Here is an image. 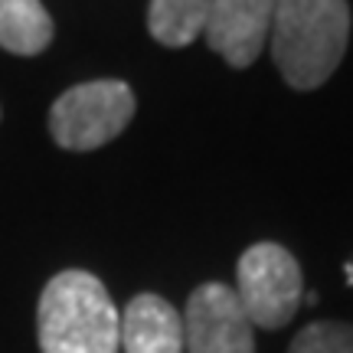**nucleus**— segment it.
<instances>
[{"mask_svg": "<svg viewBox=\"0 0 353 353\" xmlns=\"http://www.w3.org/2000/svg\"><path fill=\"white\" fill-rule=\"evenodd\" d=\"M213 0H151L148 30L167 50H183L206 30Z\"/></svg>", "mask_w": 353, "mask_h": 353, "instance_id": "obj_9", "label": "nucleus"}, {"mask_svg": "<svg viewBox=\"0 0 353 353\" xmlns=\"http://www.w3.org/2000/svg\"><path fill=\"white\" fill-rule=\"evenodd\" d=\"M43 353H118L121 314L99 278L82 268L59 272L37 307Z\"/></svg>", "mask_w": 353, "mask_h": 353, "instance_id": "obj_2", "label": "nucleus"}, {"mask_svg": "<svg viewBox=\"0 0 353 353\" xmlns=\"http://www.w3.org/2000/svg\"><path fill=\"white\" fill-rule=\"evenodd\" d=\"M278 0H213L206 43L232 69H249L268 46Z\"/></svg>", "mask_w": 353, "mask_h": 353, "instance_id": "obj_6", "label": "nucleus"}, {"mask_svg": "<svg viewBox=\"0 0 353 353\" xmlns=\"http://www.w3.org/2000/svg\"><path fill=\"white\" fill-rule=\"evenodd\" d=\"M134 92L121 79H92L65 88L50 108V134L63 151H95L134 118Z\"/></svg>", "mask_w": 353, "mask_h": 353, "instance_id": "obj_3", "label": "nucleus"}, {"mask_svg": "<svg viewBox=\"0 0 353 353\" xmlns=\"http://www.w3.org/2000/svg\"><path fill=\"white\" fill-rule=\"evenodd\" d=\"M232 291L252 327L278 330L298 314L304 298L301 265L278 242H255L242 252Z\"/></svg>", "mask_w": 353, "mask_h": 353, "instance_id": "obj_4", "label": "nucleus"}, {"mask_svg": "<svg viewBox=\"0 0 353 353\" xmlns=\"http://www.w3.org/2000/svg\"><path fill=\"white\" fill-rule=\"evenodd\" d=\"M183 347L190 353H255V327L236 291L206 281L183 311Z\"/></svg>", "mask_w": 353, "mask_h": 353, "instance_id": "obj_5", "label": "nucleus"}, {"mask_svg": "<svg viewBox=\"0 0 353 353\" xmlns=\"http://www.w3.org/2000/svg\"><path fill=\"white\" fill-rule=\"evenodd\" d=\"M288 353H353V324L314 321L291 341Z\"/></svg>", "mask_w": 353, "mask_h": 353, "instance_id": "obj_10", "label": "nucleus"}, {"mask_svg": "<svg viewBox=\"0 0 353 353\" xmlns=\"http://www.w3.org/2000/svg\"><path fill=\"white\" fill-rule=\"evenodd\" d=\"M118 337L125 353H183V317L167 298L148 291L128 301Z\"/></svg>", "mask_w": 353, "mask_h": 353, "instance_id": "obj_7", "label": "nucleus"}, {"mask_svg": "<svg viewBox=\"0 0 353 353\" xmlns=\"http://www.w3.org/2000/svg\"><path fill=\"white\" fill-rule=\"evenodd\" d=\"M52 43V17L43 0H0V50L39 56Z\"/></svg>", "mask_w": 353, "mask_h": 353, "instance_id": "obj_8", "label": "nucleus"}, {"mask_svg": "<svg viewBox=\"0 0 353 353\" xmlns=\"http://www.w3.org/2000/svg\"><path fill=\"white\" fill-rule=\"evenodd\" d=\"M350 43L347 0H278L268 46L281 79L298 92L327 82Z\"/></svg>", "mask_w": 353, "mask_h": 353, "instance_id": "obj_1", "label": "nucleus"}]
</instances>
